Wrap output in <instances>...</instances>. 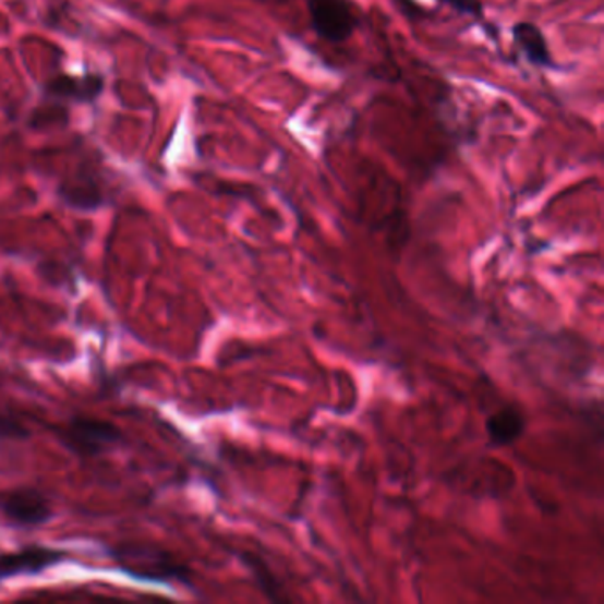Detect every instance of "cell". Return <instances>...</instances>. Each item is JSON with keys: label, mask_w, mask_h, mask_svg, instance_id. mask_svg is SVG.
<instances>
[{"label": "cell", "mask_w": 604, "mask_h": 604, "mask_svg": "<svg viewBox=\"0 0 604 604\" xmlns=\"http://www.w3.org/2000/svg\"><path fill=\"white\" fill-rule=\"evenodd\" d=\"M307 11L312 31L330 45L348 41L359 27L350 0H307Z\"/></svg>", "instance_id": "4"}, {"label": "cell", "mask_w": 604, "mask_h": 604, "mask_svg": "<svg viewBox=\"0 0 604 604\" xmlns=\"http://www.w3.org/2000/svg\"><path fill=\"white\" fill-rule=\"evenodd\" d=\"M0 515L13 529H36L52 520L53 507L38 487L20 486L0 493Z\"/></svg>", "instance_id": "3"}, {"label": "cell", "mask_w": 604, "mask_h": 604, "mask_svg": "<svg viewBox=\"0 0 604 604\" xmlns=\"http://www.w3.org/2000/svg\"><path fill=\"white\" fill-rule=\"evenodd\" d=\"M527 431V416L518 407H504L487 416L486 436L492 449L516 444Z\"/></svg>", "instance_id": "7"}, {"label": "cell", "mask_w": 604, "mask_h": 604, "mask_svg": "<svg viewBox=\"0 0 604 604\" xmlns=\"http://www.w3.org/2000/svg\"><path fill=\"white\" fill-rule=\"evenodd\" d=\"M64 203L70 204L75 209H82V212H90L104 204V195L99 192L98 186L93 183L84 184H62L59 190Z\"/></svg>", "instance_id": "9"}, {"label": "cell", "mask_w": 604, "mask_h": 604, "mask_svg": "<svg viewBox=\"0 0 604 604\" xmlns=\"http://www.w3.org/2000/svg\"><path fill=\"white\" fill-rule=\"evenodd\" d=\"M64 558L67 553L39 544L25 546L16 552L0 553V580L36 577L50 567L59 566Z\"/></svg>", "instance_id": "5"}, {"label": "cell", "mask_w": 604, "mask_h": 604, "mask_svg": "<svg viewBox=\"0 0 604 604\" xmlns=\"http://www.w3.org/2000/svg\"><path fill=\"white\" fill-rule=\"evenodd\" d=\"M64 449L82 459L112 452L124 442V433L113 422L90 415L71 416L57 435Z\"/></svg>", "instance_id": "2"}, {"label": "cell", "mask_w": 604, "mask_h": 604, "mask_svg": "<svg viewBox=\"0 0 604 604\" xmlns=\"http://www.w3.org/2000/svg\"><path fill=\"white\" fill-rule=\"evenodd\" d=\"M119 571L138 580L156 583H181L192 587V571L166 548L149 543L126 541L110 549Z\"/></svg>", "instance_id": "1"}, {"label": "cell", "mask_w": 604, "mask_h": 604, "mask_svg": "<svg viewBox=\"0 0 604 604\" xmlns=\"http://www.w3.org/2000/svg\"><path fill=\"white\" fill-rule=\"evenodd\" d=\"M45 89L56 98L93 101L104 90V76L96 73L85 76L59 75L48 82Z\"/></svg>", "instance_id": "8"}, {"label": "cell", "mask_w": 604, "mask_h": 604, "mask_svg": "<svg viewBox=\"0 0 604 604\" xmlns=\"http://www.w3.org/2000/svg\"><path fill=\"white\" fill-rule=\"evenodd\" d=\"M33 433L24 422L11 415L10 411L0 410V442H25Z\"/></svg>", "instance_id": "10"}, {"label": "cell", "mask_w": 604, "mask_h": 604, "mask_svg": "<svg viewBox=\"0 0 604 604\" xmlns=\"http://www.w3.org/2000/svg\"><path fill=\"white\" fill-rule=\"evenodd\" d=\"M512 43L520 50L521 56L532 64V67L541 68V70H549L557 68L553 61L549 43L544 36L543 28L532 22H518L512 25Z\"/></svg>", "instance_id": "6"}, {"label": "cell", "mask_w": 604, "mask_h": 604, "mask_svg": "<svg viewBox=\"0 0 604 604\" xmlns=\"http://www.w3.org/2000/svg\"><path fill=\"white\" fill-rule=\"evenodd\" d=\"M243 560H245V566L251 569L252 575L259 581L261 589L268 592L269 597H271V592H275L277 585H275V581H271V575H269L265 564L261 563L259 558L252 557V555H245Z\"/></svg>", "instance_id": "11"}, {"label": "cell", "mask_w": 604, "mask_h": 604, "mask_svg": "<svg viewBox=\"0 0 604 604\" xmlns=\"http://www.w3.org/2000/svg\"><path fill=\"white\" fill-rule=\"evenodd\" d=\"M442 4L449 5L450 10L464 16L481 20L484 16V5L481 0H439Z\"/></svg>", "instance_id": "12"}]
</instances>
